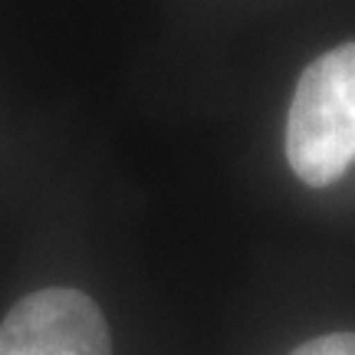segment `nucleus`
Here are the masks:
<instances>
[{
    "mask_svg": "<svg viewBox=\"0 0 355 355\" xmlns=\"http://www.w3.org/2000/svg\"><path fill=\"white\" fill-rule=\"evenodd\" d=\"M286 162L309 188H329L355 162V43L303 69L286 115Z\"/></svg>",
    "mask_w": 355,
    "mask_h": 355,
    "instance_id": "nucleus-1",
    "label": "nucleus"
},
{
    "mask_svg": "<svg viewBox=\"0 0 355 355\" xmlns=\"http://www.w3.org/2000/svg\"><path fill=\"white\" fill-rule=\"evenodd\" d=\"M0 355H112L109 326L86 293L50 286L24 296L0 322Z\"/></svg>",
    "mask_w": 355,
    "mask_h": 355,
    "instance_id": "nucleus-2",
    "label": "nucleus"
},
{
    "mask_svg": "<svg viewBox=\"0 0 355 355\" xmlns=\"http://www.w3.org/2000/svg\"><path fill=\"white\" fill-rule=\"evenodd\" d=\"M290 355H355V332H332V336H319L313 343L300 345Z\"/></svg>",
    "mask_w": 355,
    "mask_h": 355,
    "instance_id": "nucleus-3",
    "label": "nucleus"
}]
</instances>
